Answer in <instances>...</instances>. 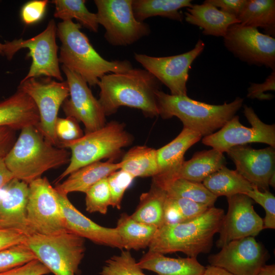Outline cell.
I'll use <instances>...</instances> for the list:
<instances>
[{
    "instance_id": "cell-11",
    "label": "cell",
    "mask_w": 275,
    "mask_h": 275,
    "mask_svg": "<svg viewBox=\"0 0 275 275\" xmlns=\"http://www.w3.org/2000/svg\"><path fill=\"white\" fill-rule=\"evenodd\" d=\"M18 89L30 96L36 105L40 118L37 129L49 142L59 147L54 127L60 107L69 96L67 81H57L50 77L31 78L21 81Z\"/></svg>"
},
{
    "instance_id": "cell-10",
    "label": "cell",
    "mask_w": 275,
    "mask_h": 275,
    "mask_svg": "<svg viewBox=\"0 0 275 275\" xmlns=\"http://www.w3.org/2000/svg\"><path fill=\"white\" fill-rule=\"evenodd\" d=\"M26 216L33 234L51 235L67 231L58 193L46 177L29 184Z\"/></svg>"
},
{
    "instance_id": "cell-51",
    "label": "cell",
    "mask_w": 275,
    "mask_h": 275,
    "mask_svg": "<svg viewBox=\"0 0 275 275\" xmlns=\"http://www.w3.org/2000/svg\"><path fill=\"white\" fill-rule=\"evenodd\" d=\"M3 44L0 42V54L3 56Z\"/></svg>"
},
{
    "instance_id": "cell-27",
    "label": "cell",
    "mask_w": 275,
    "mask_h": 275,
    "mask_svg": "<svg viewBox=\"0 0 275 275\" xmlns=\"http://www.w3.org/2000/svg\"><path fill=\"white\" fill-rule=\"evenodd\" d=\"M239 23L263 29L271 37L275 35V1L246 0L237 17Z\"/></svg>"
},
{
    "instance_id": "cell-50",
    "label": "cell",
    "mask_w": 275,
    "mask_h": 275,
    "mask_svg": "<svg viewBox=\"0 0 275 275\" xmlns=\"http://www.w3.org/2000/svg\"><path fill=\"white\" fill-rule=\"evenodd\" d=\"M257 275H275V265H264Z\"/></svg>"
},
{
    "instance_id": "cell-24",
    "label": "cell",
    "mask_w": 275,
    "mask_h": 275,
    "mask_svg": "<svg viewBox=\"0 0 275 275\" xmlns=\"http://www.w3.org/2000/svg\"><path fill=\"white\" fill-rule=\"evenodd\" d=\"M226 160L223 153L212 148L194 154L192 158L184 161L180 168L167 180L159 184L161 187L177 179H184L202 183L208 176L226 166Z\"/></svg>"
},
{
    "instance_id": "cell-8",
    "label": "cell",
    "mask_w": 275,
    "mask_h": 275,
    "mask_svg": "<svg viewBox=\"0 0 275 275\" xmlns=\"http://www.w3.org/2000/svg\"><path fill=\"white\" fill-rule=\"evenodd\" d=\"M94 3L98 23L104 28V37L110 44L127 46L150 34L149 25L135 19L132 0H95Z\"/></svg>"
},
{
    "instance_id": "cell-17",
    "label": "cell",
    "mask_w": 275,
    "mask_h": 275,
    "mask_svg": "<svg viewBox=\"0 0 275 275\" xmlns=\"http://www.w3.org/2000/svg\"><path fill=\"white\" fill-rule=\"evenodd\" d=\"M227 198L228 209L218 232L216 244L220 248L233 240L255 237L263 229V220L254 210L250 197L238 194Z\"/></svg>"
},
{
    "instance_id": "cell-4",
    "label": "cell",
    "mask_w": 275,
    "mask_h": 275,
    "mask_svg": "<svg viewBox=\"0 0 275 275\" xmlns=\"http://www.w3.org/2000/svg\"><path fill=\"white\" fill-rule=\"evenodd\" d=\"M70 155L46 140L36 127L28 126L21 130L4 159L14 178L29 184L45 172L69 162Z\"/></svg>"
},
{
    "instance_id": "cell-13",
    "label": "cell",
    "mask_w": 275,
    "mask_h": 275,
    "mask_svg": "<svg viewBox=\"0 0 275 275\" xmlns=\"http://www.w3.org/2000/svg\"><path fill=\"white\" fill-rule=\"evenodd\" d=\"M223 38L226 48L241 61L275 70L274 37L237 23L229 26Z\"/></svg>"
},
{
    "instance_id": "cell-31",
    "label": "cell",
    "mask_w": 275,
    "mask_h": 275,
    "mask_svg": "<svg viewBox=\"0 0 275 275\" xmlns=\"http://www.w3.org/2000/svg\"><path fill=\"white\" fill-rule=\"evenodd\" d=\"M202 183L216 197L246 195L253 186L236 170H230L226 166L208 176Z\"/></svg>"
},
{
    "instance_id": "cell-38",
    "label": "cell",
    "mask_w": 275,
    "mask_h": 275,
    "mask_svg": "<svg viewBox=\"0 0 275 275\" xmlns=\"http://www.w3.org/2000/svg\"><path fill=\"white\" fill-rule=\"evenodd\" d=\"M135 178L121 169L118 170L107 177L111 196V206L120 209L122 200L126 190Z\"/></svg>"
},
{
    "instance_id": "cell-40",
    "label": "cell",
    "mask_w": 275,
    "mask_h": 275,
    "mask_svg": "<svg viewBox=\"0 0 275 275\" xmlns=\"http://www.w3.org/2000/svg\"><path fill=\"white\" fill-rule=\"evenodd\" d=\"M54 130L59 143L76 140L84 135L78 122L71 117H58Z\"/></svg>"
},
{
    "instance_id": "cell-37",
    "label": "cell",
    "mask_w": 275,
    "mask_h": 275,
    "mask_svg": "<svg viewBox=\"0 0 275 275\" xmlns=\"http://www.w3.org/2000/svg\"><path fill=\"white\" fill-rule=\"evenodd\" d=\"M37 259L25 242L0 251V273Z\"/></svg>"
},
{
    "instance_id": "cell-25",
    "label": "cell",
    "mask_w": 275,
    "mask_h": 275,
    "mask_svg": "<svg viewBox=\"0 0 275 275\" xmlns=\"http://www.w3.org/2000/svg\"><path fill=\"white\" fill-rule=\"evenodd\" d=\"M120 168V162H94L72 172L63 182L57 184L54 188L58 193L65 195L72 192L85 193L91 186Z\"/></svg>"
},
{
    "instance_id": "cell-29",
    "label": "cell",
    "mask_w": 275,
    "mask_h": 275,
    "mask_svg": "<svg viewBox=\"0 0 275 275\" xmlns=\"http://www.w3.org/2000/svg\"><path fill=\"white\" fill-rule=\"evenodd\" d=\"M166 191L152 183L150 190L143 193L134 212L130 216L134 220L159 228L164 224Z\"/></svg>"
},
{
    "instance_id": "cell-19",
    "label": "cell",
    "mask_w": 275,
    "mask_h": 275,
    "mask_svg": "<svg viewBox=\"0 0 275 275\" xmlns=\"http://www.w3.org/2000/svg\"><path fill=\"white\" fill-rule=\"evenodd\" d=\"M58 195L67 230L98 244L124 249L116 228L97 224L81 213L69 201L67 195L58 193Z\"/></svg>"
},
{
    "instance_id": "cell-45",
    "label": "cell",
    "mask_w": 275,
    "mask_h": 275,
    "mask_svg": "<svg viewBox=\"0 0 275 275\" xmlns=\"http://www.w3.org/2000/svg\"><path fill=\"white\" fill-rule=\"evenodd\" d=\"M27 237L15 230L0 228V251L25 242Z\"/></svg>"
},
{
    "instance_id": "cell-30",
    "label": "cell",
    "mask_w": 275,
    "mask_h": 275,
    "mask_svg": "<svg viewBox=\"0 0 275 275\" xmlns=\"http://www.w3.org/2000/svg\"><path fill=\"white\" fill-rule=\"evenodd\" d=\"M125 250H139L148 247L158 228L133 219L126 213L121 214L116 227Z\"/></svg>"
},
{
    "instance_id": "cell-23",
    "label": "cell",
    "mask_w": 275,
    "mask_h": 275,
    "mask_svg": "<svg viewBox=\"0 0 275 275\" xmlns=\"http://www.w3.org/2000/svg\"><path fill=\"white\" fill-rule=\"evenodd\" d=\"M184 13L185 20L203 30V34L224 37L232 24L239 23L237 18L220 10L208 1L192 4Z\"/></svg>"
},
{
    "instance_id": "cell-44",
    "label": "cell",
    "mask_w": 275,
    "mask_h": 275,
    "mask_svg": "<svg viewBox=\"0 0 275 275\" xmlns=\"http://www.w3.org/2000/svg\"><path fill=\"white\" fill-rule=\"evenodd\" d=\"M50 273L48 268L38 259L0 273V275H46Z\"/></svg>"
},
{
    "instance_id": "cell-6",
    "label": "cell",
    "mask_w": 275,
    "mask_h": 275,
    "mask_svg": "<svg viewBox=\"0 0 275 275\" xmlns=\"http://www.w3.org/2000/svg\"><path fill=\"white\" fill-rule=\"evenodd\" d=\"M132 142V137L124 125L114 121L78 139L60 142V147L71 150V156L68 167L57 179L56 183L86 165L115 157Z\"/></svg>"
},
{
    "instance_id": "cell-46",
    "label": "cell",
    "mask_w": 275,
    "mask_h": 275,
    "mask_svg": "<svg viewBox=\"0 0 275 275\" xmlns=\"http://www.w3.org/2000/svg\"><path fill=\"white\" fill-rule=\"evenodd\" d=\"M223 12L237 17L246 0H207Z\"/></svg>"
},
{
    "instance_id": "cell-9",
    "label": "cell",
    "mask_w": 275,
    "mask_h": 275,
    "mask_svg": "<svg viewBox=\"0 0 275 275\" xmlns=\"http://www.w3.org/2000/svg\"><path fill=\"white\" fill-rule=\"evenodd\" d=\"M57 31L56 22L51 19L46 29L36 36L27 40L14 39L3 44V56L8 60H11L22 48L29 49L28 56L32 58V63L28 73L21 81L44 75L63 81L58 57Z\"/></svg>"
},
{
    "instance_id": "cell-49",
    "label": "cell",
    "mask_w": 275,
    "mask_h": 275,
    "mask_svg": "<svg viewBox=\"0 0 275 275\" xmlns=\"http://www.w3.org/2000/svg\"><path fill=\"white\" fill-rule=\"evenodd\" d=\"M203 275H234L226 270L215 266L208 265L205 267Z\"/></svg>"
},
{
    "instance_id": "cell-18",
    "label": "cell",
    "mask_w": 275,
    "mask_h": 275,
    "mask_svg": "<svg viewBox=\"0 0 275 275\" xmlns=\"http://www.w3.org/2000/svg\"><path fill=\"white\" fill-rule=\"evenodd\" d=\"M226 152L243 178L259 189L268 190L270 179L275 174V148L255 149L243 145Z\"/></svg>"
},
{
    "instance_id": "cell-15",
    "label": "cell",
    "mask_w": 275,
    "mask_h": 275,
    "mask_svg": "<svg viewBox=\"0 0 275 275\" xmlns=\"http://www.w3.org/2000/svg\"><path fill=\"white\" fill-rule=\"evenodd\" d=\"M221 249L208 257V262L234 275H257L268 258L265 249L254 237L231 241Z\"/></svg>"
},
{
    "instance_id": "cell-16",
    "label": "cell",
    "mask_w": 275,
    "mask_h": 275,
    "mask_svg": "<svg viewBox=\"0 0 275 275\" xmlns=\"http://www.w3.org/2000/svg\"><path fill=\"white\" fill-rule=\"evenodd\" d=\"M69 87V99L62 104L68 117L82 122L86 133L97 130L105 124V115L98 101L93 95L87 82L78 74L62 66Z\"/></svg>"
},
{
    "instance_id": "cell-1",
    "label": "cell",
    "mask_w": 275,
    "mask_h": 275,
    "mask_svg": "<svg viewBox=\"0 0 275 275\" xmlns=\"http://www.w3.org/2000/svg\"><path fill=\"white\" fill-rule=\"evenodd\" d=\"M160 82L146 70L133 68L110 73L99 80V101L105 116L115 113L122 106L141 110L149 117L158 115L155 93Z\"/></svg>"
},
{
    "instance_id": "cell-39",
    "label": "cell",
    "mask_w": 275,
    "mask_h": 275,
    "mask_svg": "<svg viewBox=\"0 0 275 275\" xmlns=\"http://www.w3.org/2000/svg\"><path fill=\"white\" fill-rule=\"evenodd\" d=\"M253 201L260 205L265 210L263 229H275V197L268 190L261 191L256 186H253L251 190L246 193Z\"/></svg>"
},
{
    "instance_id": "cell-20",
    "label": "cell",
    "mask_w": 275,
    "mask_h": 275,
    "mask_svg": "<svg viewBox=\"0 0 275 275\" xmlns=\"http://www.w3.org/2000/svg\"><path fill=\"white\" fill-rule=\"evenodd\" d=\"M0 195V228L15 230L27 236L33 234L27 220L29 184L13 179Z\"/></svg>"
},
{
    "instance_id": "cell-28",
    "label": "cell",
    "mask_w": 275,
    "mask_h": 275,
    "mask_svg": "<svg viewBox=\"0 0 275 275\" xmlns=\"http://www.w3.org/2000/svg\"><path fill=\"white\" fill-rule=\"evenodd\" d=\"M192 5L191 0H132V10L135 19L144 22L153 16H161L182 22L183 8Z\"/></svg>"
},
{
    "instance_id": "cell-43",
    "label": "cell",
    "mask_w": 275,
    "mask_h": 275,
    "mask_svg": "<svg viewBox=\"0 0 275 275\" xmlns=\"http://www.w3.org/2000/svg\"><path fill=\"white\" fill-rule=\"evenodd\" d=\"M275 90V70H273L268 76L264 82L261 84L251 83L248 89L247 97L251 99H258L260 100H271L273 95L265 94L267 91Z\"/></svg>"
},
{
    "instance_id": "cell-5",
    "label": "cell",
    "mask_w": 275,
    "mask_h": 275,
    "mask_svg": "<svg viewBox=\"0 0 275 275\" xmlns=\"http://www.w3.org/2000/svg\"><path fill=\"white\" fill-rule=\"evenodd\" d=\"M158 115L167 119L179 118L186 128L202 136L212 134L231 119L242 106L243 99L236 97L230 103L214 105L198 101L187 95L155 93Z\"/></svg>"
},
{
    "instance_id": "cell-26",
    "label": "cell",
    "mask_w": 275,
    "mask_h": 275,
    "mask_svg": "<svg viewBox=\"0 0 275 275\" xmlns=\"http://www.w3.org/2000/svg\"><path fill=\"white\" fill-rule=\"evenodd\" d=\"M138 264L142 269L152 271L158 275H203L205 269L195 257L173 258L149 251Z\"/></svg>"
},
{
    "instance_id": "cell-33",
    "label": "cell",
    "mask_w": 275,
    "mask_h": 275,
    "mask_svg": "<svg viewBox=\"0 0 275 275\" xmlns=\"http://www.w3.org/2000/svg\"><path fill=\"white\" fill-rule=\"evenodd\" d=\"M160 187L166 191L168 196L189 199L209 207L214 206L217 198L202 183L184 179L174 180Z\"/></svg>"
},
{
    "instance_id": "cell-48",
    "label": "cell",
    "mask_w": 275,
    "mask_h": 275,
    "mask_svg": "<svg viewBox=\"0 0 275 275\" xmlns=\"http://www.w3.org/2000/svg\"><path fill=\"white\" fill-rule=\"evenodd\" d=\"M14 177L7 167L4 157H0V189L4 187Z\"/></svg>"
},
{
    "instance_id": "cell-36",
    "label": "cell",
    "mask_w": 275,
    "mask_h": 275,
    "mask_svg": "<svg viewBox=\"0 0 275 275\" xmlns=\"http://www.w3.org/2000/svg\"><path fill=\"white\" fill-rule=\"evenodd\" d=\"M86 209L90 213L105 214L111 206V196L107 177L91 186L85 193Z\"/></svg>"
},
{
    "instance_id": "cell-2",
    "label": "cell",
    "mask_w": 275,
    "mask_h": 275,
    "mask_svg": "<svg viewBox=\"0 0 275 275\" xmlns=\"http://www.w3.org/2000/svg\"><path fill=\"white\" fill-rule=\"evenodd\" d=\"M224 215L222 209L213 206L193 219L163 225L158 228L148 251L162 254L179 252L195 258L208 253Z\"/></svg>"
},
{
    "instance_id": "cell-21",
    "label": "cell",
    "mask_w": 275,
    "mask_h": 275,
    "mask_svg": "<svg viewBox=\"0 0 275 275\" xmlns=\"http://www.w3.org/2000/svg\"><path fill=\"white\" fill-rule=\"evenodd\" d=\"M199 133L186 128L169 144L156 150L158 172L152 183L159 184L169 179L181 166L185 152L201 139Z\"/></svg>"
},
{
    "instance_id": "cell-14",
    "label": "cell",
    "mask_w": 275,
    "mask_h": 275,
    "mask_svg": "<svg viewBox=\"0 0 275 275\" xmlns=\"http://www.w3.org/2000/svg\"><path fill=\"white\" fill-rule=\"evenodd\" d=\"M204 47L203 41L199 39L193 49L181 54L155 57L135 53L134 57L145 70L169 89L171 95H187L189 70Z\"/></svg>"
},
{
    "instance_id": "cell-32",
    "label": "cell",
    "mask_w": 275,
    "mask_h": 275,
    "mask_svg": "<svg viewBox=\"0 0 275 275\" xmlns=\"http://www.w3.org/2000/svg\"><path fill=\"white\" fill-rule=\"evenodd\" d=\"M120 169L134 178L152 177L158 172L156 150L145 146L132 147L120 162Z\"/></svg>"
},
{
    "instance_id": "cell-41",
    "label": "cell",
    "mask_w": 275,
    "mask_h": 275,
    "mask_svg": "<svg viewBox=\"0 0 275 275\" xmlns=\"http://www.w3.org/2000/svg\"><path fill=\"white\" fill-rule=\"evenodd\" d=\"M170 197L172 198L184 222L200 216L210 208L207 205L189 199Z\"/></svg>"
},
{
    "instance_id": "cell-22",
    "label": "cell",
    "mask_w": 275,
    "mask_h": 275,
    "mask_svg": "<svg viewBox=\"0 0 275 275\" xmlns=\"http://www.w3.org/2000/svg\"><path fill=\"white\" fill-rule=\"evenodd\" d=\"M39 119L35 102L19 89L13 95L0 102V127L21 130L28 126L37 127Z\"/></svg>"
},
{
    "instance_id": "cell-42",
    "label": "cell",
    "mask_w": 275,
    "mask_h": 275,
    "mask_svg": "<svg viewBox=\"0 0 275 275\" xmlns=\"http://www.w3.org/2000/svg\"><path fill=\"white\" fill-rule=\"evenodd\" d=\"M48 3L47 0H34L25 3L20 11L22 21L27 25L39 21L44 15Z\"/></svg>"
},
{
    "instance_id": "cell-12",
    "label": "cell",
    "mask_w": 275,
    "mask_h": 275,
    "mask_svg": "<svg viewBox=\"0 0 275 275\" xmlns=\"http://www.w3.org/2000/svg\"><path fill=\"white\" fill-rule=\"evenodd\" d=\"M243 114L251 127L243 126L238 116H234L218 131L204 136L202 143L222 153L233 147L251 143L266 144L275 148V125L263 122L253 108L243 105Z\"/></svg>"
},
{
    "instance_id": "cell-3",
    "label": "cell",
    "mask_w": 275,
    "mask_h": 275,
    "mask_svg": "<svg viewBox=\"0 0 275 275\" xmlns=\"http://www.w3.org/2000/svg\"><path fill=\"white\" fill-rule=\"evenodd\" d=\"M81 26L72 20L58 24L57 35L62 43L59 61L63 66L80 75L91 86L97 85L106 74L132 68L127 60L108 61L102 58L80 31Z\"/></svg>"
},
{
    "instance_id": "cell-47",
    "label": "cell",
    "mask_w": 275,
    "mask_h": 275,
    "mask_svg": "<svg viewBox=\"0 0 275 275\" xmlns=\"http://www.w3.org/2000/svg\"><path fill=\"white\" fill-rule=\"evenodd\" d=\"M15 131L9 127H0V157L5 158L15 143Z\"/></svg>"
},
{
    "instance_id": "cell-34",
    "label": "cell",
    "mask_w": 275,
    "mask_h": 275,
    "mask_svg": "<svg viewBox=\"0 0 275 275\" xmlns=\"http://www.w3.org/2000/svg\"><path fill=\"white\" fill-rule=\"evenodd\" d=\"M54 16L63 21L74 18L81 26L90 31L97 32L98 30L96 14L90 12L86 6L84 0H54Z\"/></svg>"
},
{
    "instance_id": "cell-35",
    "label": "cell",
    "mask_w": 275,
    "mask_h": 275,
    "mask_svg": "<svg viewBox=\"0 0 275 275\" xmlns=\"http://www.w3.org/2000/svg\"><path fill=\"white\" fill-rule=\"evenodd\" d=\"M101 275H146L129 251H122L105 261L100 272Z\"/></svg>"
},
{
    "instance_id": "cell-7",
    "label": "cell",
    "mask_w": 275,
    "mask_h": 275,
    "mask_svg": "<svg viewBox=\"0 0 275 275\" xmlns=\"http://www.w3.org/2000/svg\"><path fill=\"white\" fill-rule=\"evenodd\" d=\"M25 243L54 275H77L86 251L85 239L69 231L51 234L34 233Z\"/></svg>"
}]
</instances>
